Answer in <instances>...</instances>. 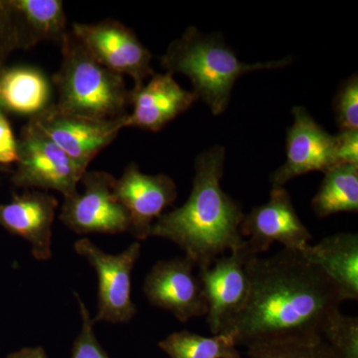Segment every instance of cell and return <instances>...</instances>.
Here are the masks:
<instances>
[{
  "instance_id": "29",
  "label": "cell",
  "mask_w": 358,
  "mask_h": 358,
  "mask_svg": "<svg viewBox=\"0 0 358 358\" xmlns=\"http://www.w3.org/2000/svg\"><path fill=\"white\" fill-rule=\"evenodd\" d=\"M9 358H47L46 353L42 348H23L20 352L13 353Z\"/></svg>"
},
{
  "instance_id": "12",
  "label": "cell",
  "mask_w": 358,
  "mask_h": 358,
  "mask_svg": "<svg viewBox=\"0 0 358 358\" xmlns=\"http://www.w3.org/2000/svg\"><path fill=\"white\" fill-rule=\"evenodd\" d=\"M196 268L186 256L159 261L143 282L148 301L181 322L206 317L208 308Z\"/></svg>"
},
{
  "instance_id": "21",
  "label": "cell",
  "mask_w": 358,
  "mask_h": 358,
  "mask_svg": "<svg viewBox=\"0 0 358 358\" xmlns=\"http://www.w3.org/2000/svg\"><path fill=\"white\" fill-rule=\"evenodd\" d=\"M37 42L60 45L67 34V18L61 0H15L11 1Z\"/></svg>"
},
{
  "instance_id": "18",
  "label": "cell",
  "mask_w": 358,
  "mask_h": 358,
  "mask_svg": "<svg viewBox=\"0 0 358 358\" xmlns=\"http://www.w3.org/2000/svg\"><path fill=\"white\" fill-rule=\"evenodd\" d=\"M50 96L48 80L37 68L23 66L0 72L2 110L33 117L50 106Z\"/></svg>"
},
{
  "instance_id": "27",
  "label": "cell",
  "mask_w": 358,
  "mask_h": 358,
  "mask_svg": "<svg viewBox=\"0 0 358 358\" xmlns=\"http://www.w3.org/2000/svg\"><path fill=\"white\" fill-rule=\"evenodd\" d=\"M336 166H358V129H343L334 136Z\"/></svg>"
},
{
  "instance_id": "23",
  "label": "cell",
  "mask_w": 358,
  "mask_h": 358,
  "mask_svg": "<svg viewBox=\"0 0 358 358\" xmlns=\"http://www.w3.org/2000/svg\"><path fill=\"white\" fill-rule=\"evenodd\" d=\"M249 358H336L324 338L315 341L258 343L248 346Z\"/></svg>"
},
{
  "instance_id": "19",
  "label": "cell",
  "mask_w": 358,
  "mask_h": 358,
  "mask_svg": "<svg viewBox=\"0 0 358 358\" xmlns=\"http://www.w3.org/2000/svg\"><path fill=\"white\" fill-rule=\"evenodd\" d=\"M313 213L327 218L358 211V166L341 164L327 171L312 200Z\"/></svg>"
},
{
  "instance_id": "28",
  "label": "cell",
  "mask_w": 358,
  "mask_h": 358,
  "mask_svg": "<svg viewBox=\"0 0 358 358\" xmlns=\"http://www.w3.org/2000/svg\"><path fill=\"white\" fill-rule=\"evenodd\" d=\"M18 145L10 124L0 110V164L17 162Z\"/></svg>"
},
{
  "instance_id": "26",
  "label": "cell",
  "mask_w": 358,
  "mask_h": 358,
  "mask_svg": "<svg viewBox=\"0 0 358 358\" xmlns=\"http://www.w3.org/2000/svg\"><path fill=\"white\" fill-rule=\"evenodd\" d=\"M80 313H81L82 329L73 345L72 357L71 358H110L108 353L103 350L94 331L93 317L90 315L88 308L79 294L75 293Z\"/></svg>"
},
{
  "instance_id": "15",
  "label": "cell",
  "mask_w": 358,
  "mask_h": 358,
  "mask_svg": "<svg viewBox=\"0 0 358 358\" xmlns=\"http://www.w3.org/2000/svg\"><path fill=\"white\" fill-rule=\"evenodd\" d=\"M192 91L183 89L171 73L155 74L143 86L129 91V113L124 128L162 131L196 102Z\"/></svg>"
},
{
  "instance_id": "9",
  "label": "cell",
  "mask_w": 358,
  "mask_h": 358,
  "mask_svg": "<svg viewBox=\"0 0 358 358\" xmlns=\"http://www.w3.org/2000/svg\"><path fill=\"white\" fill-rule=\"evenodd\" d=\"M80 182L84 192L65 199L60 220L77 234L129 233L131 220L115 194V178L106 171H87Z\"/></svg>"
},
{
  "instance_id": "2",
  "label": "cell",
  "mask_w": 358,
  "mask_h": 358,
  "mask_svg": "<svg viewBox=\"0 0 358 358\" xmlns=\"http://www.w3.org/2000/svg\"><path fill=\"white\" fill-rule=\"evenodd\" d=\"M225 159L226 150L221 145L201 152L195 159L188 199L162 214L150 228V237L178 245L197 268L208 267L243 242L240 234L243 209L221 185Z\"/></svg>"
},
{
  "instance_id": "30",
  "label": "cell",
  "mask_w": 358,
  "mask_h": 358,
  "mask_svg": "<svg viewBox=\"0 0 358 358\" xmlns=\"http://www.w3.org/2000/svg\"><path fill=\"white\" fill-rule=\"evenodd\" d=\"M0 110H2L1 105H0Z\"/></svg>"
},
{
  "instance_id": "22",
  "label": "cell",
  "mask_w": 358,
  "mask_h": 358,
  "mask_svg": "<svg viewBox=\"0 0 358 358\" xmlns=\"http://www.w3.org/2000/svg\"><path fill=\"white\" fill-rule=\"evenodd\" d=\"M37 42L11 1H0V72L6 59L18 49H30Z\"/></svg>"
},
{
  "instance_id": "3",
  "label": "cell",
  "mask_w": 358,
  "mask_h": 358,
  "mask_svg": "<svg viewBox=\"0 0 358 358\" xmlns=\"http://www.w3.org/2000/svg\"><path fill=\"white\" fill-rule=\"evenodd\" d=\"M291 63L289 56L253 64L242 62L220 35L204 34L196 27H188L160 58L167 73L189 79L197 100L203 101L214 115L227 109L239 78L255 71L281 69Z\"/></svg>"
},
{
  "instance_id": "14",
  "label": "cell",
  "mask_w": 358,
  "mask_h": 358,
  "mask_svg": "<svg viewBox=\"0 0 358 358\" xmlns=\"http://www.w3.org/2000/svg\"><path fill=\"white\" fill-rule=\"evenodd\" d=\"M115 192L131 220L129 233L143 241L167 207L178 199V186L166 174H145L138 164H129L121 178H115Z\"/></svg>"
},
{
  "instance_id": "5",
  "label": "cell",
  "mask_w": 358,
  "mask_h": 358,
  "mask_svg": "<svg viewBox=\"0 0 358 358\" xmlns=\"http://www.w3.org/2000/svg\"><path fill=\"white\" fill-rule=\"evenodd\" d=\"M17 145V171L13 178L16 185L40 192L55 190L64 199L78 194L84 171L31 122L22 129Z\"/></svg>"
},
{
  "instance_id": "20",
  "label": "cell",
  "mask_w": 358,
  "mask_h": 358,
  "mask_svg": "<svg viewBox=\"0 0 358 358\" xmlns=\"http://www.w3.org/2000/svg\"><path fill=\"white\" fill-rule=\"evenodd\" d=\"M159 346L171 358H242L229 333L203 336L176 331L159 341Z\"/></svg>"
},
{
  "instance_id": "8",
  "label": "cell",
  "mask_w": 358,
  "mask_h": 358,
  "mask_svg": "<svg viewBox=\"0 0 358 358\" xmlns=\"http://www.w3.org/2000/svg\"><path fill=\"white\" fill-rule=\"evenodd\" d=\"M71 33L100 64L121 76L133 79L140 88L155 75L152 56L133 30L117 20L74 23Z\"/></svg>"
},
{
  "instance_id": "24",
  "label": "cell",
  "mask_w": 358,
  "mask_h": 358,
  "mask_svg": "<svg viewBox=\"0 0 358 358\" xmlns=\"http://www.w3.org/2000/svg\"><path fill=\"white\" fill-rule=\"evenodd\" d=\"M324 339L336 358H358V317L338 313L327 327Z\"/></svg>"
},
{
  "instance_id": "13",
  "label": "cell",
  "mask_w": 358,
  "mask_h": 358,
  "mask_svg": "<svg viewBox=\"0 0 358 358\" xmlns=\"http://www.w3.org/2000/svg\"><path fill=\"white\" fill-rule=\"evenodd\" d=\"M294 122L287 133L286 162L271 176L273 187L313 171L326 173L336 166V140L303 107L292 110Z\"/></svg>"
},
{
  "instance_id": "10",
  "label": "cell",
  "mask_w": 358,
  "mask_h": 358,
  "mask_svg": "<svg viewBox=\"0 0 358 358\" xmlns=\"http://www.w3.org/2000/svg\"><path fill=\"white\" fill-rule=\"evenodd\" d=\"M240 234L254 257L268 251L274 242L284 249L303 251L313 238L284 187H273L270 199L244 216Z\"/></svg>"
},
{
  "instance_id": "25",
  "label": "cell",
  "mask_w": 358,
  "mask_h": 358,
  "mask_svg": "<svg viewBox=\"0 0 358 358\" xmlns=\"http://www.w3.org/2000/svg\"><path fill=\"white\" fill-rule=\"evenodd\" d=\"M333 108L339 131L358 129V77L353 74L339 85Z\"/></svg>"
},
{
  "instance_id": "11",
  "label": "cell",
  "mask_w": 358,
  "mask_h": 358,
  "mask_svg": "<svg viewBox=\"0 0 358 358\" xmlns=\"http://www.w3.org/2000/svg\"><path fill=\"white\" fill-rule=\"evenodd\" d=\"M126 119L115 121L89 119L66 114L50 105L43 112L31 117L30 122L86 173L96 155L109 147L120 131L124 129Z\"/></svg>"
},
{
  "instance_id": "7",
  "label": "cell",
  "mask_w": 358,
  "mask_h": 358,
  "mask_svg": "<svg viewBox=\"0 0 358 358\" xmlns=\"http://www.w3.org/2000/svg\"><path fill=\"white\" fill-rule=\"evenodd\" d=\"M78 255L84 257L98 275V305L94 324H124L133 319L136 307L131 299V272L141 255L138 242L117 255L108 254L88 238L74 244Z\"/></svg>"
},
{
  "instance_id": "17",
  "label": "cell",
  "mask_w": 358,
  "mask_h": 358,
  "mask_svg": "<svg viewBox=\"0 0 358 358\" xmlns=\"http://www.w3.org/2000/svg\"><path fill=\"white\" fill-rule=\"evenodd\" d=\"M306 260L324 273L343 301L358 300V235L341 232L308 245L301 251Z\"/></svg>"
},
{
  "instance_id": "1",
  "label": "cell",
  "mask_w": 358,
  "mask_h": 358,
  "mask_svg": "<svg viewBox=\"0 0 358 358\" xmlns=\"http://www.w3.org/2000/svg\"><path fill=\"white\" fill-rule=\"evenodd\" d=\"M248 273V301L227 331L237 345L319 341L341 313L338 289L301 251L254 257Z\"/></svg>"
},
{
  "instance_id": "6",
  "label": "cell",
  "mask_w": 358,
  "mask_h": 358,
  "mask_svg": "<svg viewBox=\"0 0 358 358\" xmlns=\"http://www.w3.org/2000/svg\"><path fill=\"white\" fill-rule=\"evenodd\" d=\"M254 256L244 239L228 255L216 259L208 267L199 268L207 301L206 320L212 334L227 333L243 312L250 294L248 263Z\"/></svg>"
},
{
  "instance_id": "4",
  "label": "cell",
  "mask_w": 358,
  "mask_h": 358,
  "mask_svg": "<svg viewBox=\"0 0 358 358\" xmlns=\"http://www.w3.org/2000/svg\"><path fill=\"white\" fill-rule=\"evenodd\" d=\"M62 62L53 76L60 112L89 119L115 121L128 117L129 91L124 77L100 64L68 32L60 45Z\"/></svg>"
},
{
  "instance_id": "16",
  "label": "cell",
  "mask_w": 358,
  "mask_h": 358,
  "mask_svg": "<svg viewBox=\"0 0 358 358\" xmlns=\"http://www.w3.org/2000/svg\"><path fill=\"white\" fill-rule=\"evenodd\" d=\"M58 200L46 192L32 190L0 205V224L31 245L37 261L52 258V226Z\"/></svg>"
}]
</instances>
